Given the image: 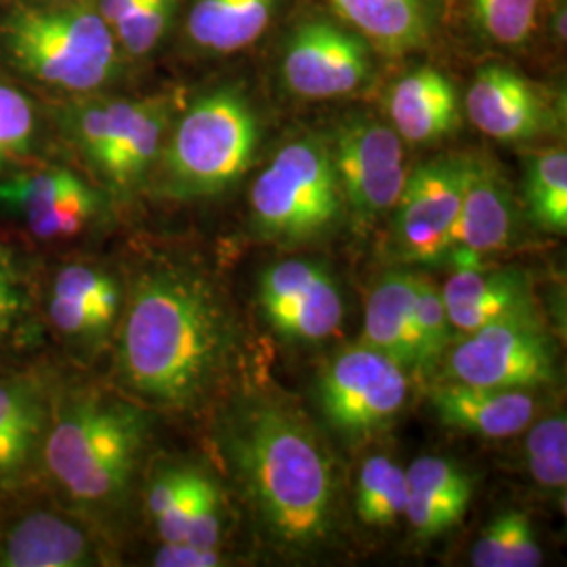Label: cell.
Segmentation results:
<instances>
[{
	"label": "cell",
	"instance_id": "ffe728a7",
	"mask_svg": "<svg viewBox=\"0 0 567 567\" xmlns=\"http://www.w3.org/2000/svg\"><path fill=\"white\" fill-rule=\"evenodd\" d=\"M368 44L386 55H405L431 41L444 16V0H328Z\"/></svg>",
	"mask_w": 567,
	"mask_h": 567
},
{
	"label": "cell",
	"instance_id": "277c9868",
	"mask_svg": "<svg viewBox=\"0 0 567 567\" xmlns=\"http://www.w3.org/2000/svg\"><path fill=\"white\" fill-rule=\"evenodd\" d=\"M4 55L23 76L63 93H93L118 72L116 39L97 7H18L0 23Z\"/></svg>",
	"mask_w": 567,
	"mask_h": 567
},
{
	"label": "cell",
	"instance_id": "4dcf8cb0",
	"mask_svg": "<svg viewBox=\"0 0 567 567\" xmlns=\"http://www.w3.org/2000/svg\"><path fill=\"white\" fill-rule=\"evenodd\" d=\"M526 458L532 480L555 496L566 498L567 419L555 412L527 426Z\"/></svg>",
	"mask_w": 567,
	"mask_h": 567
},
{
	"label": "cell",
	"instance_id": "d590c367",
	"mask_svg": "<svg viewBox=\"0 0 567 567\" xmlns=\"http://www.w3.org/2000/svg\"><path fill=\"white\" fill-rule=\"evenodd\" d=\"M471 9L489 41L522 44L534 32L538 0H471Z\"/></svg>",
	"mask_w": 567,
	"mask_h": 567
},
{
	"label": "cell",
	"instance_id": "8d00e7d4",
	"mask_svg": "<svg viewBox=\"0 0 567 567\" xmlns=\"http://www.w3.org/2000/svg\"><path fill=\"white\" fill-rule=\"evenodd\" d=\"M177 7L179 0H140L112 28V34L131 55H145L163 41Z\"/></svg>",
	"mask_w": 567,
	"mask_h": 567
},
{
	"label": "cell",
	"instance_id": "2e32d148",
	"mask_svg": "<svg viewBox=\"0 0 567 567\" xmlns=\"http://www.w3.org/2000/svg\"><path fill=\"white\" fill-rule=\"evenodd\" d=\"M471 122L498 142L536 140L550 131L555 116L540 91L505 65H484L466 93Z\"/></svg>",
	"mask_w": 567,
	"mask_h": 567
},
{
	"label": "cell",
	"instance_id": "60d3db41",
	"mask_svg": "<svg viewBox=\"0 0 567 567\" xmlns=\"http://www.w3.org/2000/svg\"><path fill=\"white\" fill-rule=\"evenodd\" d=\"M137 2H140V0H100V2H97V11H100L103 21H105V23L110 25V30H112Z\"/></svg>",
	"mask_w": 567,
	"mask_h": 567
},
{
	"label": "cell",
	"instance_id": "44dd1931",
	"mask_svg": "<svg viewBox=\"0 0 567 567\" xmlns=\"http://www.w3.org/2000/svg\"><path fill=\"white\" fill-rule=\"evenodd\" d=\"M393 131L408 143H433L461 126L458 93L446 74L421 68L393 84L389 100Z\"/></svg>",
	"mask_w": 567,
	"mask_h": 567
},
{
	"label": "cell",
	"instance_id": "7a4b0ae2",
	"mask_svg": "<svg viewBox=\"0 0 567 567\" xmlns=\"http://www.w3.org/2000/svg\"><path fill=\"white\" fill-rule=\"evenodd\" d=\"M219 447L265 538L286 555L324 548L337 529V473L295 405L246 395L227 405Z\"/></svg>",
	"mask_w": 567,
	"mask_h": 567
},
{
	"label": "cell",
	"instance_id": "9c48e42d",
	"mask_svg": "<svg viewBox=\"0 0 567 567\" xmlns=\"http://www.w3.org/2000/svg\"><path fill=\"white\" fill-rule=\"evenodd\" d=\"M330 154L343 192L344 210L368 224L395 208L404 189V147L400 135L374 118L351 116L332 135Z\"/></svg>",
	"mask_w": 567,
	"mask_h": 567
},
{
	"label": "cell",
	"instance_id": "5bb4252c",
	"mask_svg": "<svg viewBox=\"0 0 567 567\" xmlns=\"http://www.w3.org/2000/svg\"><path fill=\"white\" fill-rule=\"evenodd\" d=\"M286 86L307 100L341 97L364 86L372 74L370 44L330 21H307L286 47Z\"/></svg>",
	"mask_w": 567,
	"mask_h": 567
},
{
	"label": "cell",
	"instance_id": "1f68e13d",
	"mask_svg": "<svg viewBox=\"0 0 567 567\" xmlns=\"http://www.w3.org/2000/svg\"><path fill=\"white\" fill-rule=\"evenodd\" d=\"M86 185L76 173L51 166L34 173H21L0 182V208L21 219H30L61 200L63 196Z\"/></svg>",
	"mask_w": 567,
	"mask_h": 567
},
{
	"label": "cell",
	"instance_id": "8992f818",
	"mask_svg": "<svg viewBox=\"0 0 567 567\" xmlns=\"http://www.w3.org/2000/svg\"><path fill=\"white\" fill-rule=\"evenodd\" d=\"M343 213L330 147L316 137L284 145L250 189V227L265 243H313L334 231Z\"/></svg>",
	"mask_w": 567,
	"mask_h": 567
},
{
	"label": "cell",
	"instance_id": "5b68a950",
	"mask_svg": "<svg viewBox=\"0 0 567 567\" xmlns=\"http://www.w3.org/2000/svg\"><path fill=\"white\" fill-rule=\"evenodd\" d=\"M261 140L252 105L236 89H217L189 105L163 147V189L177 200L224 194L252 164Z\"/></svg>",
	"mask_w": 567,
	"mask_h": 567
},
{
	"label": "cell",
	"instance_id": "3957f363",
	"mask_svg": "<svg viewBox=\"0 0 567 567\" xmlns=\"http://www.w3.org/2000/svg\"><path fill=\"white\" fill-rule=\"evenodd\" d=\"M152 410L116 386L55 379L42 480L58 501L100 529L131 507L152 442Z\"/></svg>",
	"mask_w": 567,
	"mask_h": 567
},
{
	"label": "cell",
	"instance_id": "4fadbf2b",
	"mask_svg": "<svg viewBox=\"0 0 567 567\" xmlns=\"http://www.w3.org/2000/svg\"><path fill=\"white\" fill-rule=\"evenodd\" d=\"M257 290L267 324L286 341L322 343L343 324V295L324 265L303 259L269 265Z\"/></svg>",
	"mask_w": 567,
	"mask_h": 567
},
{
	"label": "cell",
	"instance_id": "d4e9b609",
	"mask_svg": "<svg viewBox=\"0 0 567 567\" xmlns=\"http://www.w3.org/2000/svg\"><path fill=\"white\" fill-rule=\"evenodd\" d=\"M166 124V103L158 100L137 102L131 121L122 131L121 140L100 168L105 182L112 183L116 189H131L142 182L163 152Z\"/></svg>",
	"mask_w": 567,
	"mask_h": 567
},
{
	"label": "cell",
	"instance_id": "e575fe53",
	"mask_svg": "<svg viewBox=\"0 0 567 567\" xmlns=\"http://www.w3.org/2000/svg\"><path fill=\"white\" fill-rule=\"evenodd\" d=\"M39 135V116L20 89L0 81V173L30 156Z\"/></svg>",
	"mask_w": 567,
	"mask_h": 567
},
{
	"label": "cell",
	"instance_id": "d6986e66",
	"mask_svg": "<svg viewBox=\"0 0 567 567\" xmlns=\"http://www.w3.org/2000/svg\"><path fill=\"white\" fill-rule=\"evenodd\" d=\"M405 522L414 536L431 540L444 536L465 519L473 498V480L446 456H421L405 471Z\"/></svg>",
	"mask_w": 567,
	"mask_h": 567
},
{
	"label": "cell",
	"instance_id": "cb8c5ba5",
	"mask_svg": "<svg viewBox=\"0 0 567 567\" xmlns=\"http://www.w3.org/2000/svg\"><path fill=\"white\" fill-rule=\"evenodd\" d=\"M276 0H196L187 34L210 53H234L257 41L274 16Z\"/></svg>",
	"mask_w": 567,
	"mask_h": 567
},
{
	"label": "cell",
	"instance_id": "83f0119b",
	"mask_svg": "<svg viewBox=\"0 0 567 567\" xmlns=\"http://www.w3.org/2000/svg\"><path fill=\"white\" fill-rule=\"evenodd\" d=\"M526 198L534 224L550 234H566L567 156L564 150L553 147L529 158Z\"/></svg>",
	"mask_w": 567,
	"mask_h": 567
},
{
	"label": "cell",
	"instance_id": "30bf717a",
	"mask_svg": "<svg viewBox=\"0 0 567 567\" xmlns=\"http://www.w3.org/2000/svg\"><path fill=\"white\" fill-rule=\"evenodd\" d=\"M465 171L466 156H444L408 173L391 231L398 259L408 264L446 259L463 200Z\"/></svg>",
	"mask_w": 567,
	"mask_h": 567
},
{
	"label": "cell",
	"instance_id": "836d02e7",
	"mask_svg": "<svg viewBox=\"0 0 567 567\" xmlns=\"http://www.w3.org/2000/svg\"><path fill=\"white\" fill-rule=\"evenodd\" d=\"M102 208V198L91 185L63 196L61 200L49 206L39 215L25 219L28 231L44 243H60L79 238L82 231L93 224Z\"/></svg>",
	"mask_w": 567,
	"mask_h": 567
},
{
	"label": "cell",
	"instance_id": "f546056e",
	"mask_svg": "<svg viewBox=\"0 0 567 567\" xmlns=\"http://www.w3.org/2000/svg\"><path fill=\"white\" fill-rule=\"evenodd\" d=\"M49 290L91 305L107 324L121 320L124 290L116 276L91 261H65L51 274Z\"/></svg>",
	"mask_w": 567,
	"mask_h": 567
},
{
	"label": "cell",
	"instance_id": "f1b7e54d",
	"mask_svg": "<svg viewBox=\"0 0 567 567\" xmlns=\"http://www.w3.org/2000/svg\"><path fill=\"white\" fill-rule=\"evenodd\" d=\"M42 316L51 334L81 355L100 351L114 332V326L107 324L91 305L51 290L42 299Z\"/></svg>",
	"mask_w": 567,
	"mask_h": 567
},
{
	"label": "cell",
	"instance_id": "ba28073f",
	"mask_svg": "<svg viewBox=\"0 0 567 567\" xmlns=\"http://www.w3.org/2000/svg\"><path fill=\"white\" fill-rule=\"evenodd\" d=\"M447 379L496 389H538L557 377V351L538 316L505 318L447 349Z\"/></svg>",
	"mask_w": 567,
	"mask_h": 567
},
{
	"label": "cell",
	"instance_id": "ab89813d",
	"mask_svg": "<svg viewBox=\"0 0 567 567\" xmlns=\"http://www.w3.org/2000/svg\"><path fill=\"white\" fill-rule=\"evenodd\" d=\"M221 548L198 547L189 543H163L154 555L158 567H217L224 566Z\"/></svg>",
	"mask_w": 567,
	"mask_h": 567
},
{
	"label": "cell",
	"instance_id": "74e56055",
	"mask_svg": "<svg viewBox=\"0 0 567 567\" xmlns=\"http://www.w3.org/2000/svg\"><path fill=\"white\" fill-rule=\"evenodd\" d=\"M225 527H227V511H225L224 492L208 473H204L194 505L187 515L182 543L198 545V547L221 548Z\"/></svg>",
	"mask_w": 567,
	"mask_h": 567
},
{
	"label": "cell",
	"instance_id": "7c38bea8",
	"mask_svg": "<svg viewBox=\"0 0 567 567\" xmlns=\"http://www.w3.org/2000/svg\"><path fill=\"white\" fill-rule=\"evenodd\" d=\"M55 374L47 368L0 372V494L30 492L42 480Z\"/></svg>",
	"mask_w": 567,
	"mask_h": 567
},
{
	"label": "cell",
	"instance_id": "ac0fdd59",
	"mask_svg": "<svg viewBox=\"0 0 567 567\" xmlns=\"http://www.w3.org/2000/svg\"><path fill=\"white\" fill-rule=\"evenodd\" d=\"M431 408L442 425L503 440L526 431L540 412V402L527 389H496L447 381L431 389Z\"/></svg>",
	"mask_w": 567,
	"mask_h": 567
},
{
	"label": "cell",
	"instance_id": "9a60e30c",
	"mask_svg": "<svg viewBox=\"0 0 567 567\" xmlns=\"http://www.w3.org/2000/svg\"><path fill=\"white\" fill-rule=\"evenodd\" d=\"M517 204L503 173L487 161L466 156L465 187L452 231L456 265L477 264L480 257L507 250L517 238Z\"/></svg>",
	"mask_w": 567,
	"mask_h": 567
},
{
	"label": "cell",
	"instance_id": "d6a6232c",
	"mask_svg": "<svg viewBox=\"0 0 567 567\" xmlns=\"http://www.w3.org/2000/svg\"><path fill=\"white\" fill-rule=\"evenodd\" d=\"M414 318L419 332V368L416 372L425 374L435 370L446 358L447 349L454 337V326L450 324L446 303L440 286L426 276L414 278Z\"/></svg>",
	"mask_w": 567,
	"mask_h": 567
},
{
	"label": "cell",
	"instance_id": "7402d4cb",
	"mask_svg": "<svg viewBox=\"0 0 567 567\" xmlns=\"http://www.w3.org/2000/svg\"><path fill=\"white\" fill-rule=\"evenodd\" d=\"M414 278L410 271L385 274L372 286L364 316V343L379 349L408 372L419 368Z\"/></svg>",
	"mask_w": 567,
	"mask_h": 567
},
{
	"label": "cell",
	"instance_id": "e0dca14e",
	"mask_svg": "<svg viewBox=\"0 0 567 567\" xmlns=\"http://www.w3.org/2000/svg\"><path fill=\"white\" fill-rule=\"evenodd\" d=\"M442 297L450 324L465 334L505 318L538 316L529 278L517 267L456 265Z\"/></svg>",
	"mask_w": 567,
	"mask_h": 567
},
{
	"label": "cell",
	"instance_id": "484cf974",
	"mask_svg": "<svg viewBox=\"0 0 567 567\" xmlns=\"http://www.w3.org/2000/svg\"><path fill=\"white\" fill-rule=\"evenodd\" d=\"M408 480L405 471L385 454L365 461L355 484V513L362 524L391 529L405 517Z\"/></svg>",
	"mask_w": 567,
	"mask_h": 567
},
{
	"label": "cell",
	"instance_id": "4316f807",
	"mask_svg": "<svg viewBox=\"0 0 567 567\" xmlns=\"http://www.w3.org/2000/svg\"><path fill=\"white\" fill-rule=\"evenodd\" d=\"M543 557L534 526L522 511L496 515L471 548L475 567H536Z\"/></svg>",
	"mask_w": 567,
	"mask_h": 567
},
{
	"label": "cell",
	"instance_id": "603a6c76",
	"mask_svg": "<svg viewBox=\"0 0 567 567\" xmlns=\"http://www.w3.org/2000/svg\"><path fill=\"white\" fill-rule=\"evenodd\" d=\"M42 299L20 250L0 240V355L21 353L41 341Z\"/></svg>",
	"mask_w": 567,
	"mask_h": 567
},
{
	"label": "cell",
	"instance_id": "8fae6325",
	"mask_svg": "<svg viewBox=\"0 0 567 567\" xmlns=\"http://www.w3.org/2000/svg\"><path fill=\"white\" fill-rule=\"evenodd\" d=\"M105 564L102 529L61 501H18L0 515V567Z\"/></svg>",
	"mask_w": 567,
	"mask_h": 567
},
{
	"label": "cell",
	"instance_id": "52a82bcc",
	"mask_svg": "<svg viewBox=\"0 0 567 567\" xmlns=\"http://www.w3.org/2000/svg\"><path fill=\"white\" fill-rule=\"evenodd\" d=\"M316 398L328 425L349 442H362L400 419L410 377L379 349L351 344L320 372Z\"/></svg>",
	"mask_w": 567,
	"mask_h": 567
},
{
	"label": "cell",
	"instance_id": "f35d334b",
	"mask_svg": "<svg viewBox=\"0 0 567 567\" xmlns=\"http://www.w3.org/2000/svg\"><path fill=\"white\" fill-rule=\"evenodd\" d=\"M189 471V465H164L147 477V484L143 487V501L152 524H158L177 505L183 489L187 486Z\"/></svg>",
	"mask_w": 567,
	"mask_h": 567
},
{
	"label": "cell",
	"instance_id": "6da1fadb",
	"mask_svg": "<svg viewBox=\"0 0 567 567\" xmlns=\"http://www.w3.org/2000/svg\"><path fill=\"white\" fill-rule=\"evenodd\" d=\"M236 326L221 290L200 269L156 259L124 290L114 386L166 414H196L224 383Z\"/></svg>",
	"mask_w": 567,
	"mask_h": 567
}]
</instances>
